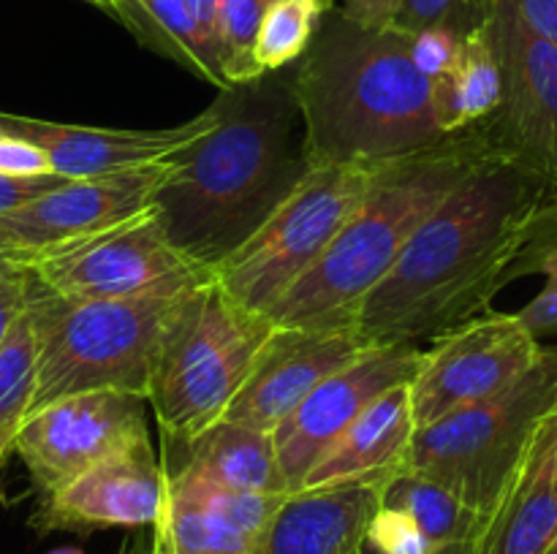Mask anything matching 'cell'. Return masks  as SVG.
I'll list each match as a JSON object with an SVG mask.
<instances>
[{
  "mask_svg": "<svg viewBox=\"0 0 557 554\" xmlns=\"http://www.w3.org/2000/svg\"><path fill=\"white\" fill-rule=\"evenodd\" d=\"M201 272H183L125 299H65L25 272V313L36 342L30 413L82 391L145 396L163 320Z\"/></svg>",
  "mask_w": 557,
  "mask_h": 554,
  "instance_id": "obj_5",
  "label": "cell"
},
{
  "mask_svg": "<svg viewBox=\"0 0 557 554\" xmlns=\"http://www.w3.org/2000/svg\"><path fill=\"white\" fill-rule=\"evenodd\" d=\"M85 3H90V5H96V9H98V0H85Z\"/></svg>",
  "mask_w": 557,
  "mask_h": 554,
  "instance_id": "obj_44",
  "label": "cell"
},
{
  "mask_svg": "<svg viewBox=\"0 0 557 554\" xmlns=\"http://www.w3.org/2000/svg\"><path fill=\"white\" fill-rule=\"evenodd\" d=\"M275 326L201 272L177 297L158 335L145 400L163 438H199L221 421Z\"/></svg>",
  "mask_w": 557,
  "mask_h": 554,
  "instance_id": "obj_6",
  "label": "cell"
},
{
  "mask_svg": "<svg viewBox=\"0 0 557 554\" xmlns=\"http://www.w3.org/2000/svg\"><path fill=\"white\" fill-rule=\"evenodd\" d=\"M509 3L533 33L557 43V0H509Z\"/></svg>",
  "mask_w": 557,
  "mask_h": 554,
  "instance_id": "obj_37",
  "label": "cell"
},
{
  "mask_svg": "<svg viewBox=\"0 0 557 554\" xmlns=\"http://www.w3.org/2000/svg\"><path fill=\"white\" fill-rule=\"evenodd\" d=\"M163 467L150 440L96 462L54 492L41 494L30 516L36 532H92L152 527L163 508Z\"/></svg>",
  "mask_w": 557,
  "mask_h": 554,
  "instance_id": "obj_15",
  "label": "cell"
},
{
  "mask_svg": "<svg viewBox=\"0 0 557 554\" xmlns=\"http://www.w3.org/2000/svg\"><path fill=\"white\" fill-rule=\"evenodd\" d=\"M422 358L417 345H373L343 369L321 380L275 429L277 465L288 492H299L310 467L332 440L384 391L411 383Z\"/></svg>",
  "mask_w": 557,
  "mask_h": 554,
  "instance_id": "obj_14",
  "label": "cell"
},
{
  "mask_svg": "<svg viewBox=\"0 0 557 554\" xmlns=\"http://www.w3.org/2000/svg\"><path fill=\"white\" fill-rule=\"evenodd\" d=\"M495 0H403L392 30L417 36L430 27H446L466 38L468 33L487 27Z\"/></svg>",
  "mask_w": 557,
  "mask_h": 554,
  "instance_id": "obj_29",
  "label": "cell"
},
{
  "mask_svg": "<svg viewBox=\"0 0 557 554\" xmlns=\"http://www.w3.org/2000/svg\"><path fill=\"white\" fill-rule=\"evenodd\" d=\"M364 538L381 554H433V549H430L428 538L419 530L417 521L406 511L389 508V505H379V511L370 519Z\"/></svg>",
  "mask_w": 557,
  "mask_h": 554,
  "instance_id": "obj_31",
  "label": "cell"
},
{
  "mask_svg": "<svg viewBox=\"0 0 557 554\" xmlns=\"http://www.w3.org/2000/svg\"><path fill=\"white\" fill-rule=\"evenodd\" d=\"M120 554H169V549L156 527H139L136 536H131L123 543Z\"/></svg>",
  "mask_w": 557,
  "mask_h": 554,
  "instance_id": "obj_40",
  "label": "cell"
},
{
  "mask_svg": "<svg viewBox=\"0 0 557 554\" xmlns=\"http://www.w3.org/2000/svg\"><path fill=\"white\" fill-rule=\"evenodd\" d=\"M65 177L60 174H36V177H16V174L0 172V215L11 210H20L27 201L49 193L58 185H63Z\"/></svg>",
  "mask_w": 557,
  "mask_h": 554,
  "instance_id": "obj_34",
  "label": "cell"
},
{
  "mask_svg": "<svg viewBox=\"0 0 557 554\" xmlns=\"http://www.w3.org/2000/svg\"><path fill=\"white\" fill-rule=\"evenodd\" d=\"M166 161L103 177L65 179L49 193L0 215V264L22 269L30 261L150 210Z\"/></svg>",
  "mask_w": 557,
  "mask_h": 554,
  "instance_id": "obj_12",
  "label": "cell"
},
{
  "mask_svg": "<svg viewBox=\"0 0 557 554\" xmlns=\"http://www.w3.org/2000/svg\"><path fill=\"white\" fill-rule=\"evenodd\" d=\"M319 27L292 79L308 166L375 168L446 139L433 79L413 65L408 36L364 30L341 14Z\"/></svg>",
  "mask_w": 557,
  "mask_h": 554,
  "instance_id": "obj_3",
  "label": "cell"
},
{
  "mask_svg": "<svg viewBox=\"0 0 557 554\" xmlns=\"http://www.w3.org/2000/svg\"><path fill=\"white\" fill-rule=\"evenodd\" d=\"M557 536V481L525 473L487 516L471 554H544Z\"/></svg>",
  "mask_w": 557,
  "mask_h": 554,
  "instance_id": "obj_24",
  "label": "cell"
},
{
  "mask_svg": "<svg viewBox=\"0 0 557 554\" xmlns=\"http://www.w3.org/2000/svg\"><path fill=\"white\" fill-rule=\"evenodd\" d=\"M49 554H85V552L76 546H63V549H54V552H49Z\"/></svg>",
  "mask_w": 557,
  "mask_h": 554,
  "instance_id": "obj_42",
  "label": "cell"
},
{
  "mask_svg": "<svg viewBox=\"0 0 557 554\" xmlns=\"http://www.w3.org/2000/svg\"><path fill=\"white\" fill-rule=\"evenodd\" d=\"M215 117L218 106L212 103L207 112L196 114L188 123L156 130L90 128L16 114H0V128L3 134L33 141L47 155L52 174L65 179H87L161 163L174 150L210 130Z\"/></svg>",
  "mask_w": 557,
  "mask_h": 554,
  "instance_id": "obj_17",
  "label": "cell"
},
{
  "mask_svg": "<svg viewBox=\"0 0 557 554\" xmlns=\"http://www.w3.org/2000/svg\"><path fill=\"white\" fill-rule=\"evenodd\" d=\"M555 231L557 182L495 152L413 231L354 329L370 345H413L466 324L515 277L531 275Z\"/></svg>",
  "mask_w": 557,
  "mask_h": 554,
  "instance_id": "obj_1",
  "label": "cell"
},
{
  "mask_svg": "<svg viewBox=\"0 0 557 554\" xmlns=\"http://www.w3.org/2000/svg\"><path fill=\"white\" fill-rule=\"evenodd\" d=\"M375 168L308 166L261 226L210 275L253 313H267L337 237L373 182Z\"/></svg>",
  "mask_w": 557,
  "mask_h": 554,
  "instance_id": "obj_8",
  "label": "cell"
},
{
  "mask_svg": "<svg viewBox=\"0 0 557 554\" xmlns=\"http://www.w3.org/2000/svg\"><path fill=\"white\" fill-rule=\"evenodd\" d=\"M462 38L457 33L446 30V27H430V30L408 36V49H411V60L428 79H438L441 74L449 71L455 63L457 52H460Z\"/></svg>",
  "mask_w": 557,
  "mask_h": 554,
  "instance_id": "obj_32",
  "label": "cell"
},
{
  "mask_svg": "<svg viewBox=\"0 0 557 554\" xmlns=\"http://www.w3.org/2000/svg\"><path fill=\"white\" fill-rule=\"evenodd\" d=\"M163 478L161 519L152 527L161 532L169 554H256L259 538L207 503L188 478L166 470Z\"/></svg>",
  "mask_w": 557,
  "mask_h": 554,
  "instance_id": "obj_23",
  "label": "cell"
},
{
  "mask_svg": "<svg viewBox=\"0 0 557 554\" xmlns=\"http://www.w3.org/2000/svg\"><path fill=\"white\" fill-rule=\"evenodd\" d=\"M381 505L400 508L417 521L433 554H471L487 516L468 508L438 483L400 470L381 489Z\"/></svg>",
  "mask_w": 557,
  "mask_h": 554,
  "instance_id": "obj_25",
  "label": "cell"
},
{
  "mask_svg": "<svg viewBox=\"0 0 557 554\" xmlns=\"http://www.w3.org/2000/svg\"><path fill=\"white\" fill-rule=\"evenodd\" d=\"M98 9L128 27L145 47L166 54L223 92L232 90L221 74L215 49L201 36L183 0H98Z\"/></svg>",
  "mask_w": 557,
  "mask_h": 554,
  "instance_id": "obj_21",
  "label": "cell"
},
{
  "mask_svg": "<svg viewBox=\"0 0 557 554\" xmlns=\"http://www.w3.org/2000/svg\"><path fill=\"white\" fill-rule=\"evenodd\" d=\"M354 326L343 329H272L253 369L221 421L272 432L315 386L370 351Z\"/></svg>",
  "mask_w": 557,
  "mask_h": 554,
  "instance_id": "obj_16",
  "label": "cell"
},
{
  "mask_svg": "<svg viewBox=\"0 0 557 554\" xmlns=\"http://www.w3.org/2000/svg\"><path fill=\"white\" fill-rule=\"evenodd\" d=\"M544 554H557V536H555V541L549 543V549H547V552H544Z\"/></svg>",
  "mask_w": 557,
  "mask_h": 554,
  "instance_id": "obj_43",
  "label": "cell"
},
{
  "mask_svg": "<svg viewBox=\"0 0 557 554\" xmlns=\"http://www.w3.org/2000/svg\"><path fill=\"white\" fill-rule=\"evenodd\" d=\"M531 476L536 478H549V481H557V411L553 418L544 427L542 438H539L536 451H533V459L528 465Z\"/></svg>",
  "mask_w": 557,
  "mask_h": 554,
  "instance_id": "obj_38",
  "label": "cell"
},
{
  "mask_svg": "<svg viewBox=\"0 0 557 554\" xmlns=\"http://www.w3.org/2000/svg\"><path fill=\"white\" fill-rule=\"evenodd\" d=\"M487 33L500 103L482 128L495 150L557 182V43L533 33L509 0H495Z\"/></svg>",
  "mask_w": 557,
  "mask_h": 554,
  "instance_id": "obj_10",
  "label": "cell"
},
{
  "mask_svg": "<svg viewBox=\"0 0 557 554\" xmlns=\"http://www.w3.org/2000/svg\"><path fill=\"white\" fill-rule=\"evenodd\" d=\"M150 440L147 400L117 389L82 391L38 407L22 421L14 454L38 494H49L96 462Z\"/></svg>",
  "mask_w": 557,
  "mask_h": 554,
  "instance_id": "obj_11",
  "label": "cell"
},
{
  "mask_svg": "<svg viewBox=\"0 0 557 554\" xmlns=\"http://www.w3.org/2000/svg\"><path fill=\"white\" fill-rule=\"evenodd\" d=\"M500 103V68L487 27L462 38L446 74L433 79V109L446 136L482 123Z\"/></svg>",
  "mask_w": 557,
  "mask_h": 554,
  "instance_id": "obj_22",
  "label": "cell"
},
{
  "mask_svg": "<svg viewBox=\"0 0 557 554\" xmlns=\"http://www.w3.org/2000/svg\"><path fill=\"white\" fill-rule=\"evenodd\" d=\"M183 445L188 449V459L174 470L194 473V476L239 489V492L292 494L277 465L272 432L237 421H215L199 438Z\"/></svg>",
  "mask_w": 557,
  "mask_h": 554,
  "instance_id": "obj_20",
  "label": "cell"
},
{
  "mask_svg": "<svg viewBox=\"0 0 557 554\" xmlns=\"http://www.w3.org/2000/svg\"><path fill=\"white\" fill-rule=\"evenodd\" d=\"M264 11V0H221L218 3L215 52L228 87L250 85L264 76L256 63V38H259Z\"/></svg>",
  "mask_w": 557,
  "mask_h": 554,
  "instance_id": "obj_28",
  "label": "cell"
},
{
  "mask_svg": "<svg viewBox=\"0 0 557 554\" xmlns=\"http://www.w3.org/2000/svg\"><path fill=\"white\" fill-rule=\"evenodd\" d=\"M330 0H275L267 5L256 38V63L261 74L283 68L308 52Z\"/></svg>",
  "mask_w": 557,
  "mask_h": 554,
  "instance_id": "obj_27",
  "label": "cell"
},
{
  "mask_svg": "<svg viewBox=\"0 0 557 554\" xmlns=\"http://www.w3.org/2000/svg\"><path fill=\"white\" fill-rule=\"evenodd\" d=\"M0 136H5V134H3V128H0Z\"/></svg>",
  "mask_w": 557,
  "mask_h": 554,
  "instance_id": "obj_46",
  "label": "cell"
},
{
  "mask_svg": "<svg viewBox=\"0 0 557 554\" xmlns=\"http://www.w3.org/2000/svg\"><path fill=\"white\" fill-rule=\"evenodd\" d=\"M555 411L557 348H544L542 358L515 383L417 429L403 470L490 516L531 465Z\"/></svg>",
  "mask_w": 557,
  "mask_h": 554,
  "instance_id": "obj_7",
  "label": "cell"
},
{
  "mask_svg": "<svg viewBox=\"0 0 557 554\" xmlns=\"http://www.w3.org/2000/svg\"><path fill=\"white\" fill-rule=\"evenodd\" d=\"M22 269L65 299H125L199 266L174 250L152 210H145Z\"/></svg>",
  "mask_w": 557,
  "mask_h": 554,
  "instance_id": "obj_13",
  "label": "cell"
},
{
  "mask_svg": "<svg viewBox=\"0 0 557 554\" xmlns=\"http://www.w3.org/2000/svg\"><path fill=\"white\" fill-rule=\"evenodd\" d=\"M482 123L400 161L375 166L373 182L321 259L267 310L277 329L354 326L364 297L384 280L435 206L495 155Z\"/></svg>",
  "mask_w": 557,
  "mask_h": 554,
  "instance_id": "obj_4",
  "label": "cell"
},
{
  "mask_svg": "<svg viewBox=\"0 0 557 554\" xmlns=\"http://www.w3.org/2000/svg\"><path fill=\"white\" fill-rule=\"evenodd\" d=\"M264 3H267V5H270V3H275V0H264Z\"/></svg>",
  "mask_w": 557,
  "mask_h": 554,
  "instance_id": "obj_45",
  "label": "cell"
},
{
  "mask_svg": "<svg viewBox=\"0 0 557 554\" xmlns=\"http://www.w3.org/2000/svg\"><path fill=\"white\" fill-rule=\"evenodd\" d=\"M544 345L517 313H482L433 337L408 383L417 429L493 396L542 358Z\"/></svg>",
  "mask_w": 557,
  "mask_h": 554,
  "instance_id": "obj_9",
  "label": "cell"
},
{
  "mask_svg": "<svg viewBox=\"0 0 557 554\" xmlns=\"http://www.w3.org/2000/svg\"><path fill=\"white\" fill-rule=\"evenodd\" d=\"M354 554H381V552H379V549L373 546V543L368 541V538H364V541L359 543V546H357V552H354Z\"/></svg>",
  "mask_w": 557,
  "mask_h": 554,
  "instance_id": "obj_41",
  "label": "cell"
},
{
  "mask_svg": "<svg viewBox=\"0 0 557 554\" xmlns=\"http://www.w3.org/2000/svg\"><path fill=\"white\" fill-rule=\"evenodd\" d=\"M417 424L411 413L408 383L375 396L319 456L305 478L302 489L335 487V483L379 478L389 481L406 465Z\"/></svg>",
  "mask_w": 557,
  "mask_h": 554,
  "instance_id": "obj_19",
  "label": "cell"
},
{
  "mask_svg": "<svg viewBox=\"0 0 557 554\" xmlns=\"http://www.w3.org/2000/svg\"><path fill=\"white\" fill-rule=\"evenodd\" d=\"M261 81V79H259ZM210 130L174 150L150 210L169 242L210 272L239 248L308 163L294 147V101L250 85L223 92Z\"/></svg>",
  "mask_w": 557,
  "mask_h": 554,
  "instance_id": "obj_2",
  "label": "cell"
},
{
  "mask_svg": "<svg viewBox=\"0 0 557 554\" xmlns=\"http://www.w3.org/2000/svg\"><path fill=\"white\" fill-rule=\"evenodd\" d=\"M531 272L544 275V288L525 304L517 310V318L528 326L536 337L547 335V331H557V231L547 242L539 248L533 255Z\"/></svg>",
  "mask_w": 557,
  "mask_h": 554,
  "instance_id": "obj_30",
  "label": "cell"
},
{
  "mask_svg": "<svg viewBox=\"0 0 557 554\" xmlns=\"http://www.w3.org/2000/svg\"><path fill=\"white\" fill-rule=\"evenodd\" d=\"M188 14L194 16L196 27L201 30V36L212 43L215 49V27H218V3L221 0H183ZM218 54V52H215Z\"/></svg>",
  "mask_w": 557,
  "mask_h": 554,
  "instance_id": "obj_39",
  "label": "cell"
},
{
  "mask_svg": "<svg viewBox=\"0 0 557 554\" xmlns=\"http://www.w3.org/2000/svg\"><path fill=\"white\" fill-rule=\"evenodd\" d=\"M0 172L16 174V177H36V174H52L47 155L33 141L20 136H0Z\"/></svg>",
  "mask_w": 557,
  "mask_h": 554,
  "instance_id": "obj_33",
  "label": "cell"
},
{
  "mask_svg": "<svg viewBox=\"0 0 557 554\" xmlns=\"http://www.w3.org/2000/svg\"><path fill=\"white\" fill-rule=\"evenodd\" d=\"M403 0H341L337 14L364 30H386L395 22Z\"/></svg>",
  "mask_w": 557,
  "mask_h": 554,
  "instance_id": "obj_36",
  "label": "cell"
},
{
  "mask_svg": "<svg viewBox=\"0 0 557 554\" xmlns=\"http://www.w3.org/2000/svg\"><path fill=\"white\" fill-rule=\"evenodd\" d=\"M384 483L362 478L286 494L256 554H354L379 511Z\"/></svg>",
  "mask_w": 557,
  "mask_h": 554,
  "instance_id": "obj_18",
  "label": "cell"
},
{
  "mask_svg": "<svg viewBox=\"0 0 557 554\" xmlns=\"http://www.w3.org/2000/svg\"><path fill=\"white\" fill-rule=\"evenodd\" d=\"M36 389V342L27 313L16 318L0 348V465L14 454V440L27 418Z\"/></svg>",
  "mask_w": 557,
  "mask_h": 554,
  "instance_id": "obj_26",
  "label": "cell"
},
{
  "mask_svg": "<svg viewBox=\"0 0 557 554\" xmlns=\"http://www.w3.org/2000/svg\"><path fill=\"white\" fill-rule=\"evenodd\" d=\"M22 313H25V272L0 264V348Z\"/></svg>",
  "mask_w": 557,
  "mask_h": 554,
  "instance_id": "obj_35",
  "label": "cell"
}]
</instances>
